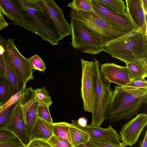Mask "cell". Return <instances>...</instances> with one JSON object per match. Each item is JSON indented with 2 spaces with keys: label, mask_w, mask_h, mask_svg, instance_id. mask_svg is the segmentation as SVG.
<instances>
[{
  "label": "cell",
  "mask_w": 147,
  "mask_h": 147,
  "mask_svg": "<svg viewBox=\"0 0 147 147\" xmlns=\"http://www.w3.org/2000/svg\"><path fill=\"white\" fill-rule=\"evenodd\" d=\"M8 81L5 76L0 75V102L3 104L12 97Z\"/></svg>",
  "instance_id": "cell-26"
},
{
  "label": "cell",
  "mask_w": 147,
  "mask_h": 147,
  "mask_svg": "<svg viewBox=\"0 0 147 147\" xmlns=\"http://www.w3.org/2000/svg\"><path fill=\"white\" fill-rule=\"evenodd\" d=\"M71 9L89 12L93 10L91 0H74L68 4Z\"/></svg>",
  "instance_id": "cell-27"
},
{
  "label": "cell",
  "mask_w": 147,
  "mask_h": 147,
  "mask_svg": "<svg viewBox=\"0 0 147 147\" xmlns=\"http://www.w3.org/2000/svg\"><path fill=\"white\" fill-rule=\"evenodd\" d=\"M39 104L37 101L35 102L27 111L25 116V121L28 133L30 139L38 118L37 111Z\"/></svg>",
  "instance_id": "cell-23"
},
{
  "label": "cell",
  "mask_w": 147,
  "mask_h": 147,
  "mask_svg": "<svg viewBox=\"0 0 147 147\" xmlns=\"http://www.w3.org/2000/svg\"><path fill=\"white\" fill-rule=\"evenodd\" d=\"M100 71L103 80L107 84L113 83L123 86L131 81L126 66L106 63L100 65Z\"/></svg>",
  "instance_id": "cell-12"
},
{
  "label": "cell",
  "mask_w": 147,
  "mask_h": 147,
  "mask_svg": "<svg viewBox=\"0 0 147 147\" xmlns=\"http://www.w3.org/2000/svg\"><path fill=\"white\" fill-rule=\"evenodd\" d=\"M126 64L131 81L144 79L147 77V59Z\"/></svg>",
  "instance_id": "cell-19"
},
{
  "label": "cell",
  "mask_w": 147,
  "mask_h": 147,
  "mask_svg": "<svg viewBox=\"0 0 147 147\" xmlns=\"http://www.w3.org/2000/svg\"><path fill=\"white\" fill-rule=\"evenodd\" d=\"M0 147H25L17 137L0 142Z\"/></svg>",
  "instance_id": "cell-34"
},
{
  "label": "cell",
  "mask_w": 147,
  "mask_h": 147,
  "mask_svg": "<svg viewBox=\"0 0 147 147\" xmlns=\"http://www.w3.org/2000/svg\"><path fill=\"white\" fill-rule=\"evenodd\" d=\"M71 44L82 52L95 55L100 53L104 48V44L90 32L77 20L71 19Z\"/></svg>",
  "instance_id": "cell-6"
},
{
  "label": "cell",
  "mask_w": 147,
  "mask_h": 147,
  "mask_svg": "<svg viewBox=\"0 0 147 147\" xmlns=\"http://www.w3.org/2000/svg\"><path fill=\"white\" fill-rule=\"evenodd\" d=\"M71 125L84 131L90 137L104 139L113 144L121 145L120 136L111 125L108 127L103 128L101 127L87 125L84 127L81 126L77 121L72 120Z\"/></svg>",
  "instance_id": "cell-14"
},
{
  "label": "cell",
  "mask_w": 147,
  "mask_h": 147,
  "mask_svg": "<svg viewBox=\"0 0 147 147\" xmlns=\"http://www.w3.org/2000/svg\"><path fill=\"white\" fill-rule=\"evenodd\" d=\"M36 97V100L39 103L45 105L49 107L52 105L51 97L45 87L37 88L34 90Z\"/></svg>",
  "instance_id": "cell-29"
},
{
  "label": "cell",
  "mask_w": 147,
  "mask_h": 147,
  "mask_svg": "<svg viewBox=\"0 0 147 147\" xmlns=\"http://www.w3.org/2000/svg\"><path fill=\"white\" fill-rule=\"evenodd\" d=\"M121 87L135 98L147 95V81L145 78L132 81L126 85Z\"/></svg>",
  "instance_id": "cell-20"
},
{
  "label": "cell",
  "mask_w": 147,
  "mask_h": 147,
  "mask_svg": "<svg viewBox=\"0 0 147 147\" xmlns=\"http://www.w3.org/2000/svg\"><path fill=\"white\" fill-rule=\"evenodd\" d=\"M36 101V94L35 90L32 87L26 88L21 96L20 103L22 109L24 121L27 111Z\"/></svg>",
  "instance_id": "cell-22"
},
{
  "label": "cell",
  "mask_w": 147,
  "mask_h": 147,
  "mask_svg": "<svg viewBox=\"0 0 147 147\" xmlns=\"http://www.w3.org/2000/svg\"><path fill=\"white\" fill-rule=\"evenodd\" d=\"M9 24L4 18L3 15L0 11V31L7 27Z\"/></svg>",
  "instance_id": "cell-37"
},
{
  "label": "cell",
  "mask_w": 147,
  "mask_h": 147,
  "mask_svg": "<svg viewBox=\"0 0 147 147\" xmlns=\"http://www.w3.org/2000/svg\"><path fill=\"white\" fill-rule=\"evenodd\" d=\"M78 124L82 127H84L87 123V120L84 117H81L77 121Z\"/></svg>",
  "instance_id": "cell-39"
},
{
  "label": "cell",
  "mask_w": 147,
  "mask_h": 147,
  "mask_svg": "<svg viewBox=\"0 0 147 147\" xmlns=\"http://www.w3.org/2000/svg\"><path fill=\"white\" fill-rule=\"evenodd\" d=\"M53 135L52 123L38 118L30 139H41L48 141Z\"/></svg>",
  "instance_id": "cell-18"
},
{
  "label": "cell",
  "mask_w": 147,
  "mask_h": 147,
  "mask_svg": "<svg viewBox=\"0 0 147 147\" xmlns=\"http://www.w3.org/2000/svg\"><path fill=\"white\" fill-rule=\"evenodd\" d=\"M147 125V115L143 113L137 114L124 125L119 131L123 145L126 147L135 144Z\"/></svg>",
  "instance_id": "cell-11"
},
{
  "label": "cell",
  "mask_w": 147,
  "mask_h": 147,
  "mask_svg": "<svg viewBox=\"0 0 147 147\" xmlns=\"http://www.w3.org/2000/svg\"><path fill=\"white\" fill-rule=\"evenodd\" d=\"M104 46L103 51L126 64L147 59V36L138 30L127 33Z\"/></svg>",
  "instance_id": "cell-1"
},
{
  "label": "cell",
  "mask_w": 147,
  "mask_h": 147,
  "mask_svg": "<svg viewBox=\"0 0 147 147\" xmlns=\"http://www.w3.org/2000/svg\"><path fill=\"white\" fill-rule=\"evenodd\" d=\"M5 46L9 57L18 75L25 84L34 78L29 61L19 52L15 44L14 39L5 40Z\"/></svg>",
  "instance_id": "cell-10"
},
{
  "label": "cell",
  "mask_w": 147,
  "mask_h": 147,
  "mask_svg": "<svg viewBox=\"0 0 147 147\" xmlns=\"http://www.w3.org/2000/svg\"><path fill=\"white\" fill-rule=\"evenodd\" d=\"M71 124L66 122L52 123L53 135L65 139L71 144L69 127Z\"/></svg>",
  "instance_id": "cell-25"
},
{
  "label": "cell",
  "mask_w": 147,
  "mask_h": 147,
  "mask_svg": "<svg viewBox=\"0 0 147 147\" xmlns=\"http://www.w3.org/2000/svg\"><path fill=\"white\" fill-rule=\"evenodd\" d=\"M26 147H53L47 141L41 139L31 140Z\"/></svg>",
  "instance_id": "cell-35"
},
{
  "label": "cell",
  "mask_w": 147,
  "mask_h": 147,
  "mask_svg": "<svg viewBox=\"0 0 147 147\" xmlns=\"http://www.w3.org/2000/svg\"><path fill=\"white\" fill-rule=\"evenodd\" d=\"M89 142L96 147H125L122 144L120 145H115L100 138L90 137Z\"/></svg>",
  "instance_id": "cell-33"
},
{
  "label": "cell",
  "mask_w": 147,
  "mask_h": 147,
  "mask_svg": "<svg viewBox=\"0 0 147 147\" xmlns=\"http://www.w3.org/2000/svg\"><path fill=\"white\" fill-rule=\"evenodd\" d=\"M38 0H16L25 21L34 34L52 45H57L60 40V36L48 20Z\"/></svg>",
  "instance_id": "cell-2"
},
{
  "label": "cell",
  "mask_w": 147,
  "mask_h": 147,
  "mask_svg": "<svg viewBox=\"0 0 147 147\" xmlns=\"http://www.w3.org/2000/svg\"><path fill=\"white\" fill-rule=\"evenodd\" d=\"M0 11L12 24L19 26L34 34L26 22L22 11L16 0H0Z\"/></svg>",
  "instance_id": "cell-16"
},
{
  "label": "cell",
  "mask_w": 147,
  "mask_h": 147,
  "mask_svg": "<svg viewBox=\"0 0 147 147\" xmlns=\"http://www.w3.org/2000/svg\"><path fill=\"white\" fill-rule=\"evenodd\" d=\"M3 58L5 68L4 76L8 81L12 96L26 87V84L24 83L17 74L5 47Z\"/></svg>",
  "instance_id": "cell-17"
},
{
  "label": "cell",
  "mask_w": 147,
  "mask_h": 147,
  "mask_svg": "<svg viewBox=\"0 0 147 147\" xmlns=\"http://www.w3.org/2000/svg\"><path fill=\"white\" fill-rule=\"evenodd\" d=\"M82 74L81 96L85 111L92 113L95 97V71L93 62L81 59Z\"/></svg>",
  "instance_id": "cell-7"
},
{
  "label": "cell",
  "mask_w": 147,
  "mask_h": 147,
  "mask_svg": "<svg viewBox=\"0 0 147 147\" xmlns=\"http://www.w3.org/2000/svg\"><path fill=\"white\" fill-rule=\"evenodd\" d=\"M95 75L94 105L92 113L91 125L101 127L106 116L113 92L110 84H107L103 80L100 73V64L96 59L93 60Z\"/></svg>",
  "instance_id": "cell-5"
},
{
  "label": "cell",
  "mask_w": 147,
  "mask_h": 147,
  "mask_svg": "<svg viewBox=\"0 0 147 147\" xmlns=\"http://www.w3.org/2000/svg\"><path fill=\"white\" fill-rule=\"evenodd\" d=\"M76 147H96L92 145L89 141L85 144H81L76 146Z\"/></svg>",
  "instance_id": "cell-42"
},
{
  "label": "cell",
  "mask_w": 147,
  "mask_h": 147,
  "mask_svg": "<svg viewBox=\"0 0 147 147\" xmlns=\"http://www.w3.org/2000/svg\"><path fill=\"white\" fill-rule=\"evenodd\" d=\"M46 105L39 103L38 105L37 113L38 118L42 119L51 123H53L49 109Z\"/></svg>",
  "instance_id": "cell-31"
},
{
  "label": "cell",
  "mask_w": 147,
  "mask_h": 147,
  "mask_svg": "<svg viewBox=\"0 0 147 147\" xmlns=\"http://www.w3.org/2000/svg\"><path fill=\"white\" fill-rule=\"evenodd\" d=\"M93 11L116 30L125 33L138 30L128 16L116 13L102 6L95 0H91Z\"/></svg>",
  "instance_id": "cell-9"
},
{
  "label": "cell",
  "mask_w": 147,
  "mask_h": 147,
  "mask_svg": "<svg viewBox=\"0 0 147 147\" xmlns=\"http://www.w3.org/2000/svg\"><path fill=\"white\" fill-rule=\"evenodd\" d=\"M0 75H1L0 74Z\"/></svg>",
  "instance_id": "cell-44"
},
{
  "label": "cell",
  "mask_w": 147,
  "mask_h": 147,
  "mask_svg": "<svg viewBox=\"0 0 147 147\" xmlns=\"http://www.w3.org/2000/svg\"><path fill=\"white\" fill-rule=\"evenodd\" d=\"M16 137L12 133L5 129L0 130V142Z\"/></svg>",
  "instance_id": "cell-36"
},
{
  "label": "cell",
  "mask_w": 147,
  "mask_h": 147,
  "mask_svg": "<svg viewBox=\"0 0 147 147\" xmlns=\"http://www.w3.org/2000/svg\"><path fill=\"white\" fill-rule=\"evenodd\" d=\"M126 11L136 29L147 36V15L141 0H126Z\"/></svg>",
  "instance_id": "cell-15"
},
{
  "label": "cell",
  "mask_w": 147,
  "mask_h": 147,
  "mask_svg": "<svg viewBox=\"0 0 147 147\" xmlns=\"http://www.w3.org/2000/svg\"><path fill=\"white\" fill-rule=\"evenodd\" d=\"M140 147H147V130L146 132L143 139L140 142Z\"/></svg>",
  "instance_id": "cell-40"
},
{
  "label": "cell",
  "mask_w": 147,
  "mask_h": 147,
  "mask_svg": "<svg viewBox=\"0 0 147 147\" xmlns=\"http://www.w3.org/2000/svg\"><path fill=\"white\" fill-rule=\"evenodd\" d=\"M147 95L135 98L119 86H116L107 111L106 119L111 122L132 118L147 102Z\"/></svg>",
  "instance_id": "cell-3"
},
{
  "label": "cell",
  "mask_w": 147,
  "mask_h": 147,
  "mask_svg": "<svg viewBox=\"0 0 147 147\" xmlns=\"http://www.w3.org/2000/svg\"><path fill=\"white\" fill-rule=\"evenodd\" d=\"M32 69L44 72L45 71V64L41 57L35 55L28 59Z\"/></svg>",
  "instance_id": "cell-30"
},
{
  "label": "cell",
  "mask_w": 147,
  "mask_h": 147,
  "mask_svg": "<svg viewBox=\"0 0 147 147\" xmlns=\"http://www.w3.org/2000/svg\"><path fill=\"white\" fill-rule=\"evenodd\" d=\"M5 72V65L3 56L0 55V74L1 75L4 76Z\"/></svg>",
  "instance_id": "cell-38"
},
{
  "label": "cell",
  "mask_w": 147,
  "mask_h": 147,
  "mask_svg": "<svg viewBox=\"0 0 147 147\" xmlns=\"http://www.w3.org/2000/svg\"><path fill=\"white\" fill-rule=\"evenodd\" d=\"M21 98V96L17 102L0 113V130L5 129V126L13 112L20 104Z\"/></svg>",
  "instance_id": "cell-28"
},
{
  "label": "cell",
  "mask_w": 147,
  "mask_h": 147,
  "mask_svg": "<svg viewBox=\"0 0 147 147\" xmlns=\"http://www.w3.org/2000/svg\"><path fill=\"white\" fill-rule=\"evenodd\" d=\"M71 144L74 147L81 144H85L89 141L90 136L86 133L71 125L69 127Z\"/></svg>",
  "instance_id": "cell-24"
},
{
  "label": "cell",
  "mask_w": 147,
  "mask_h": 147,
  "mask_svg": "<svg viewBox=\"0 0 147 147\" xmlns=\"http://www.w3.org/2000/svg\"><path fill=\"white\" fill-rule=\"evenodd\" d=\"M47 141L53 147H74L68 140L54 135Z\"/></svg>",
  "instance_id": "cell-32"
},
{
  "label": "cell",
  "mask_w": 147,
  "mask_h": 147,
  "mask_svg": "<svg viewBox=\"0 0 147 147\" xmlns=\"http://www.w3.org/2000/svg\"><path fill=\"white\" fill-rule=\"evenodd\" d=\"M97 3L117 14L127 16L124 1L122 0H95Z\"/></svg>",
  "instance_id": "cell-21"
},
{
  "label": "cell",
  "mask_w": 147,
  "mask_h": 147,
  "mask_svg": "<svg viewBox=\"0 0 147 147\" xmlns=\"http://www.w3.org/2000/svg\"><path fill=\"white\" fill-rule=\"evenodd\" d=\"M69 16L77 20L104 44L127 34L113 28L93 10L86 12L71 9Z\"/></svg>",
  "instance_id": "cell-4"
},
{
  "label": "cell",
  "mask_w": 147,
  "mask_h": 147,
  "mask_svg": "<svg viewBox=\"0 0 147 147\" xmlns=\"http://www.w3.org/2000/svg\"><path fill=\"white\" fill-rule=\"evenodd\" d=\"M142 8L145 12L147 14V0H141Z\"/></svg>",
  "instance_id": "cell-41"
},
{
  "label": "cell",
  "mask_w": 147,
  "mask_h": 147,
  "mask_svg": "<svg viewBox=\"0 0 147 147\" xmlns=\"http://www.w3.org/2000/svg\"><path fill=\"white\" fill-rule=\"evenodd\" d=\"M47 19L57 31L62 40L71 34L70 25L66 20L63 11L53 0H38Z\"/></svg>",
  "instance_id": "cell-8"
},
{
  "label": "cell",
  "mask_w": 147,
  "mask_h": 147,
  "mask_svg": "<svg viewBox=\"0 0 147 147\" xmlns=\"http://www.w3.org/2000/svg\"><path fill=\"white\" fill-rule=\"evenodd\" d=\"M5 129L13 134L21 142L25 147H26L30 141L22 109L20 104L13 112Z\"/></svg>",
  "instance_id": "cell-13"
},
{
  "label": "cell",
  "mask_w": 147,
  "mask_h": 147,
  "mask_svg": "<svg viewBox=\"0 0 147 147\" xmlns=\"http://www.w3.org/2000/svg\"><path fill=\"white\" fill-rule=\"evenodd\" d=\"M3 104L0 102V107L3 105Z\"/></svg>",
  "instance_id": "cell-43"
}]
</instances>
